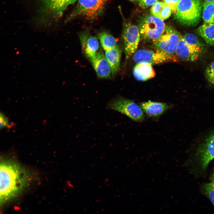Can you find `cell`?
<instances>
[{"mask_svg": "<svg viewBox=\"0 0 214 214\" xmlns=\"http://www.w3.org/2000/svg\"><path fill=\"white\" fill-rule=\"evenodd\" d=\"M14 159L5 158L0 165V203L3 205L20 195L29 185L31 174Z\"/></svg>", "mask_w": 214, "mask_h": 214, "instance_id": "cell-1", "label": "cell"}, {"mask_svg": "<svg viewBox=\"0 0 214 214\" xmlns=\"http://www.w3.org/2000/svg\"><path fill=\"white\" fill-rule=\"evenodd\" d=\"M202 7L201 0H180L175 18L182 25L194 26L201 20Z\"/></svg>", "mask_w": 214, "mask_h": 214, "instance_id": "cell-2", "label": "cell"}, {"mask_svg": "<svg viewBox=\"0 0 214 214\" xmlns=\"http://www.w3.org/2000/svg\"><path fill=\"white\" fill-rule=\"evenodd\" d=\"M107 107L123 114L136 122H141L145 119L144 113L139 105L129 99L117 97L108 102Z\"/></svg>", "mask_w": 214, "mask_h": 214, "instance_id": "cell-3", "label": "cell"}, {"mask_svg": "<svg viewBox=\"0 0 214 214\" xmlns=\"http://www.w3.org/2000/svg\"><path fill=\"white\" fill-rule=\"evenodd\" d=\"M165 28L164 23L162 19L152 15L144 18L139 26L142 39L147 42H153L161 36Z\"/></svg>", "mask_w": 214, "mask_h": 214, "instance_id": "cell-4", "label": "cell"}, {"mask_svg": "<svg viewBox=\"0 0 214 214\" xmlns=\"http://www.w3.org/2000/svg\"><path fill=\"white\" fill-rule=\"evenodd\" d=\"M181 37L180 33L172 27L165 26L164 32L153 42L152 45L156 49L177 57L176 51Z\"/></svg>", "mask_w": 214, "mask_h": 214, "instance_id": "cell-5", "label": "cell"}, {"mask_svg": "<svg viewBox=\"0 0 214 214\" xmlns=\"http://www.w3.org/2000/svg\"><path fill=\"white\" fill-rule=\"evenodd\" d=\"M77 6L72 15L93 20L103 12L107 0H77Z\"/></svg>", "mask_w": 214, "mask_h": 214, "instance_id": "cell-6", "label": "cell"}, {"mask_svg": "<svg viewBox=\"0 0 214 214\" xmlns=\"http://www.w3.org/2000/svg\"><path fill=\"white\" fill-rule=\"evenodd\" d=\"M133 59L137 63H147L152 64H158L165 62L179 60L177 57L169 55L160 50H139L135 52Z\"/></svg>", "mask_w": 214, "mask_h": 214, "instance_id": "cell-7", "label": "cell"}, {"mask_svg": "<svg viewBox=\"0 0 214 214\" xmlns=\"http://www.w3.org/2000/svg\"><path fill=\"white\" fill-rule=\"evenodd\" d=\"M125 57L129 58L136 52L140 39V35L137 27L130 23L124 26L122 34Z\"/></svg>", "mask_w": 214, "mask_h": 214, "instance_id": "cell-8", "label": "cell"}, {"mask_svg": "<svg viewBox=\"0 0 214 214\" xmlns=\"http://www.w3.org/2000/svg\"><path fill=\"white\" fill-rule=\"evenodd\" d=\"M198 155L202 169H206L214 158V133L209 136L198 150Z\"/></svg>", "mask_w": 214, "mask_h": 214, "instance_id": "cell-9", "label": "cell"}, {"mask_svg": "<svg viewBox=\"0 0 214 214\" xmlns=\"http://www.w3.org/2000/svg\"><path fill=\"white\" fill-rule=\"evenodd\" d=\"M90 60L99 77L108 78L110 77L111 67L101 49L98 50L95 56Z\"/></svg>", "mask_w": 214, "mask_h": 214, "instance_id": "cell-10", "label": "cell"}, {"mask_svg": "<svg viewBox=\"0 0 214 214\" xmlns=\"http://www.w3.org/2000/svg\"><path fill=\"white\" fill-rule=\"evenodd\" d=\"M144 113L148 117H159L168 110L171 105L169 103L149 100L139 103Z\"/></svg>", "mask_w": 214, "mask_h": 214, "instance_id": "cell-11", "label": "cell"}, {"mask_svg": "<svg viewBox=\"0 0 214 214\" xmlns=\"http://www.w3.org/2000/svg\"><path fill=\"white\" fill-rule=\"evenodd\" d=\"M201 53L189 46L181 36L175 53L176 56L178 59L183 61L195 62L198 59Z\"/></svg>", "mask_w": 214, "mask_h": 214, "instance_id": "cell-12", "label": "cell"}, {"mask_svg": "<svg viewBox=\"0 0 214 214\" xmlns=\"http://www.w3.org/2000/svg\"><path fill=\"white\" fill-rule=\"evenodd\" d=\"M83 51L90 60L96 55L99 48V44L97 39L88 32H84L80 36Z\"/></svg>", "mask_w": 214, "mask_h": 214, "instance_id": "cell-13", "label": "cell"}, {"mask_svg": "<svg viewBox=\"0 0 214 214\" xmlns=\"http://www.w3.org/2000/svg\"><path fill=\"white\" fill-rule=\"evenodd\" d=\"M133 73L136 79L141 81L152 78L155 74L152 64L147 63H137L133 68Z\"/></svg>", "mask_w": 214, "mask_h": 214, "instance_id": "cell-14", "label": "cell"}, {"mask_svg": "<svg viewBox=\"0 0 214 214\" xmlns=\"http://www.w3.org/2000/svg\"><path fill=\"white\" fill-rule=\"evenodd\" d=\"M121 54L120 48L117 45L113 48L105 51V56L110 66L113 75L116 74L119 70Z\"/></svg>", "mask_w": 214, "mask_h": 214, "instance_id": "cell-15", "label": "cell"}, {"mask_svg": "<svg viewBox=\"0 0 214 214\" xmlns=\"http://www.w3.org/2000/svg\"><path fill=\"white\" fill-rule=\"evenodd\" d=\"M76 0H44L47 8L52 13L61 15L70 5Z\"/></svg>", "mask_w": 214, "mask_h": 214, "instance_id": "cell-16", "label": "cell"}, {"mask_svg": "<svg viewBox=\"0 0 214 214\" xmlns=\"http://www.w3.org/2000/svg\"><path fill=\"white\" fill-rule=\"evenodd\" d=\"M197 32L207 43L214 45V23H204Z\"/></svg>", "mask_w": 214, "mask_h": 214, "instance_id": "cell-17", "label": "cell"}, {"mask_svg": "<svg viewBox=\"0 0 214 214\" xmlns=\"http://www.w3.org/2000/svg\"><path fill=\"white\" fill-rule=\"evenodd\" d=\"M98 37L103 49L105 51L110 49L116 45L117 41L115 38L106 32H100Z\"/></svg>", "mask_w": 214, "mask_h": 214, "instance_id": "cell-18", "label": "cell"}, {"mask_svg": "<svg viewBox=\"0 0 214 214\" xmlns=\"http://www.w3.org/2000/svg\"><path fill=\"white\" fill-rule=\"evenodd\" d=\"M202 13L204 23H214V2L205 1Z\"/></svg>", "mask_w": 214, "mask_h": 214, "instance_id": "cell-19", "label": "cell"}, {"mask_svg": "<svg viewBox=\"0 0 214 214\" xmlns=\"http://www.w3.org/2000/svg\"><path fill=\"white\" fill-rule=\"evenodd\" d=\"M183 37L189 46L198 51L202 52L204 45L195 35L191 33H187Z\"/></svg>", "mask_w": 214, "mask_h": 214, "instance_id": "cell-20", "label": "cell"}, {"mask_svg": "<svg viewBox=\"0 0 214 214\" xmlns=\"http://www.w3.org/2000/svg\"><path fill=\"white\" fill-rule=\"evenodd\" d=\"M206 195L208 197L214 206V182L206 183L204 187Z\"/></svg>", "mask_w": 214, "mask_h": 214, "instance_id": "cell-21", "label": "cell"}, {"mask_svg": "<svg viewBox=\"0 0 214 214\" xmlns=\"http://www.w3.org/2000/svg\"><path fill=\"white\" fill-rule=\"evenodd\" d=\"M205 73L208 81L211 84H214V61L207 67Z\"/></svg>", "mask_w": 214, "mask_h": 214, "instance_id": "cell-22", "label": "cell"}, {"mask_svg": "<svg viewBox=\"0 0 214 214\" xmlns=\"http://www.w3.org/2000/svg\"><path fill=\"white\" fill-rule=\"evenodd\" d=\"M165 3L157 1L152 6L151 9L152 14L154 16L158 18Z\"/></svg>", "mask_w": 214, "mask_h": 214, "instance_id": "cell-23", "label": "cell"}, {"mask_svg": "<svg viewBox=\"0 0 214 214\" xmlns=\"http://www.w3.org/2000/svg\"><path fill=\"white\" fill-rule=\"evenodd\" d=\"M171 14V9L165 4L160 13L158 18L162 20H165L169 18Z\"/></svg>", "mask_w": 214, "mask_h": 214, "instance_id": "cell-24", "label": "cell"}, {"mask_svg": "<svg viewBox=\"0 0 214 214\" xmlns=\"http://www.w3.org/2000/svg\"><path fill=\"white\" fill-rule=\"evenodd\" d=\"M0 115V128L3 129L9 127L10 123L7 117L1 112Z\"/></svg>", "mask_w": 214, "mask_h": 214, "instance_id": "cell-25", "label": "cell"}, {"mask_svg": "<svg viewBox=\"0 0 214 214\" xmlns=\"http://www.w3.org/2000/svg\"><path fill=\"white\" fill-rule=\"evenodd\" d=\"M165 4H167L174 13H175L177 5L180 0H163Z\"/></svg>", "mask_w": 214, "mask_h": 214, "instance_id": "cell-26", "label": "cell"}, {"mask_svg": "<svg viewBox=\"0 0 214 214\" xmlns=\"http://www.w3.org/2000/svg\"><path fill=\"white\" fill-rule=\"evenodd\" d=\"M158 0H139L140 6L143 8H145L154 4Z\"/></svg>", "mask_w": 214, "mask_h": 214, "instance_id": "cell-27", "label": "cell"}, {"mask_svg": "<svg viewBox=\"0 0 214 214\" xmlns=\"http://www.w3.org/2000/svg\"><path fill=\"white\" fill-rule=\"evenodd\" d=\"M211 180L212 181L214 182V171L212 175Z\"/></svg>", "mask_w": 214, "mask_h": 214, "instance_id": "cell-28", "label": "cell"}, {"mask_svg": "<svg viewBox=\"0 0 214 214\" xmlns=\"http://www.w3.org/2000/svg\"><path fill=\"white\" fill-rule=\"evenodd\" d=\"M205 1L207 2H214V0H204Z\"/></svg>", "mask_w": 214, "mask_h": 214, "instance_id": "cell-29", "label": "cell"}, {"mask_svg": "<svg viewBox=\"0 0 214 214\" xmlns=\"http://www.w3.org/2000/svg\"><path fill=\"white\" fill-rule=\"evenodd\" d=\"M130 0V1H136V0Z\"/></svg>", "mask_w": 214, "mask_h": 214, "instance_id": "cell-30", "label": "cell"}]
</instances>
